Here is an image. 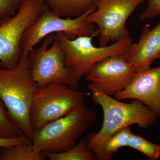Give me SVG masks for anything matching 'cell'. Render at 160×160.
<instances>
[{"mask_svg":"<svg viewBox=\"0 0 160 160\" xmlns=\"http://www.w3.org/2000/svg\"><path fill=\"white\" fill-rule=\"evenodd\" d=\"M85 93L69 86L53 83L35 92L30 110L33 132L66 115L85 102Z\"/></svg>","mask_w":160,"mask_h":160,"instance_id":"6","label":"cell"},{"mask_svg":"<svg viewBox=\"0 0 160 160\" xmlns=\"http://www.w3.org/2000/svg\"><path fill=\"white\" fill-rule=\"evenodd\" d=\"M125 55L112 56L92 66L86 80L100 92L112 97L125 89L136 73Z\"/></svg>","mask_w":160,"mask_h":160,"instance_id":"10","label":"cell"},{"mask_svg":"<svg viewBox=\"0 0 160 160\" xmlns=\"http://www.w3.org/2000/svg\"><path fill=\"white\" fill-rule=\"evenodd\" d=\"M2 148H0V155H1V151H2Z\"/></svg>","mask_w":160,"mask_h":160,"instance_id":"22","label":"cell"},{"mask_svg":"<svg viewBox=\"0 0 160 160\" xmlns=\"http://www.w3.org/2000/svg\"><path fill=\"white\" fill-rule=\"evenodd\" d=\"M114 98L120 101L139 100L160 118V65L137 72L125 89Z\"/></svg>","mask_w":160,"mask_h":160,"instance_id":"11","label":"cell"},{"mask_svg":"<svg viewBox=\"0 0 160 160\" xmlns=\"http://www.w3.org/2000/svg\"><path fill=\"white\" fill-rule=\"evenodd\" d=\"M49 8L44 0H24L16 13L0 25V68L12 69L18 65L22 55L23 35Z\"/></svg>","mask_w":160,"mask_h":160,"instance_id":"7","label":"cell"},{"mask_svg":"<svg viewBox=\"0 0 160 160\" xmlns=\"http://www.w3.org/2000/svg\"><path fill=\"white\" fill-rule=\"evenodd\" d=\"M96 9L93 6L82 14L72 18L61 17L50 9L42 12L29 26L21 40L22 54H26L44 38L51 34L62 32L67 38L73 40L82 36H99L94 24L87 20Z\"/></svg>","mask_w":160,"mask_h":160,"instance_id":"5","label":"cell"},{"mask_svg":"<svg viewBox=\"0 0 160 160\" xmlns=\"http://www.w3.org/2000/svg\"><path fill=\"white\" fill-rule=\"evenodd\" d=\"M124 56L136 72L149 69L155 60H160V21L153 29L146 25L138 42Z\"/></svg>","mask_w":160,"mask_h":160,"instance_id":"12","label":"cell"},{"mask_svg":"<svg viewBox=\"0 0 160 160\" xmlns=\"http://www.w3.org/2000/svg\"><path fill=\"white\" fill-rule=\"evenodd\" d=\"M24 0H0V25L16 13Z\"/></svg>","mask_w":160,"mask_h":160,"instance_id":"19","label":"cell"},{"mask_svg":"<svg viewBox=\"0 0 160 160\" xmlns=\"http://www.w3.org/2000/svg\"><path fill=\"white\" fill-rule=\"evenodd\" d=\"M93 102L102 107L104 114L102 125L96 133H89L85 139L88 148L94 152L98 160H103L102 149L104 143L121 129L137 125L146 129L157 120L156 114L144 103L138 100L127 103L113 98L97 89L88 83Z\"/></svg>","mask_w":160,"mask_h":160,"instance_id":"1","label":"cell"},{"mask_svg":"<svg viewBox=\"0 0 160 160\" xmlns=\"http://www.w3.org/2000/svg\"><path fill=\"white\" fill-rule=\"evenodd\" d=\"M42 154L50 160H97L94 152L88 148L85 139L80 140L72 148L62 152Z\"/></svg>","mask_w":160,"mask_h":160,"instance_id":"14","label":"cell"},{"mask_svg":"<svg viewBox=\"0 0 160 160\" xmlns=\"http://www.w3.org/2000/svg\"><path fill=\"white\" fill-rule=\"evenodd\" d=\"M146 1L95 0L96 9L87 20L98 26L100 46L104 47L109 42L130 38V32L126 27L127 20L138 6Z\"/></svg>","mask_w":160,"mask_h":160,"instance_id":"9","label":"cell"},{"mask_svg":"<svg viewBox=\"0 0 160 160\" xmlns=\"http://www.w3.org/2000/svg\"><path fill=\"white\" fill-rule=\"evenodd\" d=\"M32 143V140L26 135L23 134L16 138L0 137V148H4L19 144Z\"/></svg>","mask_w":160,"mask_h":160,"instance_id":"21","label":"cell"},{"mask_svg":"<svg viewBox=\"0 0 160 160\" xmlns=\"http://www.w3.org/2000/svg\"><path fill=\"white\" fill-rule=\"evenodd\" d=\"M160 15V0H148L146 10L140 15L141 21L152 19Z\"/></svg>","mask_w":160,"mask_h":160,"instance_id":"20","label":"cell"},{"mask_svg":"<svg viewBox=\"0 0 160 160\" xmlns=\"http://www.w3.org/2000/svg\"><path fill=\"white\" fill-rule=\"evenodd\" d=\"M47 159L42 153L33 151L32 143L19 144L2 148L0 160H44Z\"/></svg>","mask_w":160,"mask_h":160,"instance_id":"15","label":"cell"},{"mask_svg":"<svg viewBox=\"0 0 160 160\" xmlns=\"http://www.w3.org/2000/svg\"><path fill=\"white\" fill-rule=\"evenodd\" d=\"M55 34L65 53L66 69L72 81L79 86L81 78L96 63L112 56L126 55L133 42L130 37L109 46L98 47L92 43L93 37L82 36L70 40L62 32Z\"/></svg>","mask_w":160,"mask_h":160,"instance_id":"4","label":"cell"},{"mask_svg":"<svg viewBox=\"0 0 160 160\" xmlns=\"http://www.w3.org/2000/svg\"><path fill=\"white\" fill-rule=\"evenodd\" d=\"M65 58V53L55 34L47 36L39 47L29 51L30 74L38 88L60 83L80 89V86L73 82L66 69Z\"/></svg>","mask_w":160,"mask_h":160,"instance_id":"8","label":"cell"},{"mask_svg":"<svg viewBox=\"0 0 160 160\" xmlns=\"http://www.w3.org/2000/svg\"><path fill=\"white\" fill-rule=\"evenodd\" d=\"M61 17L75 18L94 6L95 0H44Z\"/></svg>","mask_w":160,"mask_h":160,"instance_id":"13","label":"cell"},{"mask_svg":"<svg viewBox=\"0 0 160 160\" xmlns=\"http://www.w3.org/2000/svg\"><path fill=\"white\" fill-rule=\"evenodd\" d=\"M96 115L86 103L66 115L33 132L32 146L37 153H58L68 150L94 125Z\"/></svg>","mask_w":160,"mask_h":160,"instance_id":"3","label":"cell"},{"mask_svg":"<svg viewBox=\"0 0 160 160\" xmlns=\"http://www.w3.org/2000/svg\"><path fill=\"white\" fill-rule=\"evenodd\" d=\"M23 134L12 119L5 103L0 98V137L16 138Z\"/></svg>","mask_w":160,"mask_h":160,"instance_id":"18","label":"cell"},{"mask_svg":"<svg viewBox=\"0 0 160 160\" xmlns=\"http://www.w3.org/2000/svg\"><path fill=\"white\" fill-rule=\"evenodd\" d=\"M38 88L30 74L29 53L22 54L14 68H0V98L15 124L31 139L33 131L30 124V107Z\"/></svg>","mask_w":160,"mask_h":160,"instance_id":"2","label":"cell"},{"mask_svg":"<svg viewBox=\"0 0 160 160\" xmlns=\"http://www.w3.org/2000/svg\"><path fill=\"white\" fill-rule=\"evenodd\" d=\"M128 147L142 152L150 160H157L160 157V146L138 135L131 133Z\"/></svg>","mask_w":160,"mask_h":160,"instance_id":"17","label":"cell"},{"mask_svg":"<svg viewBox=\"0 0 160 160\" xmlns=\"http://www.w3.org/2000/svg\"><path fill=\"white\" fill-rule=\"evenodd\" d=\"M132 133L129 127L121 129L111 137L104 143L102 149L103 160H109L119 149L128 147L129 138Z\"/></svg>","mask_w":160,"mask_h":160,"instance_id":"16","label":"cell"}]
</instances>
